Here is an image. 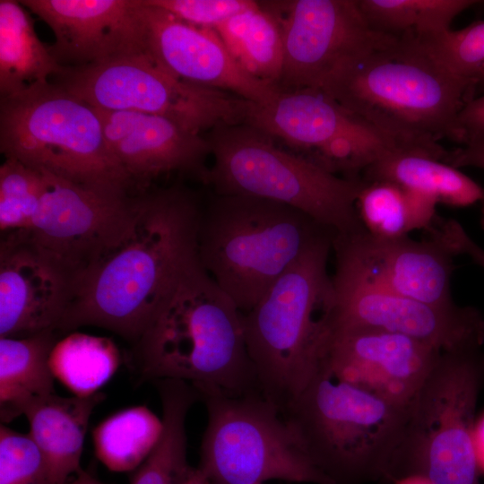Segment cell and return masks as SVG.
<instances>
[{"instance_id":"obj_37","label":"cell","mask_w":484,"mask_h":484,"mask_svg":"<svg viewBox=\"0 0 484 484\" xmlns=\"http://www.w3.org/2000/svg\"><path fill=\"white\" fill-rule=\"evenodd\" d=\"M458 128L461 144L484 135V94L466 101L458 116Z\"/></svg>"},{"instance_id":"obj_38","label":"cell","mask_w":484,"mask_h":484,"mask_svg":"<svg viewBox=\"0 0 484 484\" xmlns=\"http://www.w3.org/2000/svg\"><path fill=\"white\" fill-rule=\"evenodd\" d=\"M444 162L458 169L474 167L484 170V135L471 139L462 147L448 151Z\"/></svg>"},{"instance_id":"obj_18","label":"cell","mask_w":484,"mask_h":484,"mask_svg":"<svg viewBox=\"0 0 484 484\" xmlns=\"http://www.w3.org/2000/svg\"><path fill=\"white\" fill-rule=\"evenodd\" d=\"M0 242V338L59 333L78 276L22 231Z\"/></svg>"},{"instance_id":"obj_2","label":"cell","mask_w":484,"mask_h":484,"mask_svg":"<svg viewBox=\"0 0 484 484\" xmlns=\"http://www.w3.org/2000/svg\"><path fill=\"white\" fill-rule=\"evenodd\" d=\"M140 379H176L206 395L261 393L242 313L202 265L183 270L134 343ZM263 394V393H262Z\"/></svg>"},{"instance_id":"obj_26","label":"cell","mask_w":484,"mask_h":484,"mask_svg":"<svg viewBox=\"0 0 484 484\" xmlns=\"http://www.w3.org/2000/svg\"><path fill=\"white\" fill-rule=\"evenodd\" d=\"M162 408V431L131 484H184L194 472L187 462L186 418L200 400L189 384L176 379L155 381Z\"/></svg>"},{"instance_id":"obj_12","label":"cell","mask_w":484,"mask_h":484,"mask_svg":"<svg viewBox=\"0 0 484 484\" xmlns=\"http://www.w3.org/2000/svg\"><path fill=\"white\" fill-rule=\"evenodd\" d=\"M328 172L361 178L388 152L410 149L318 89L280 91L251 103L244 122Z\"/></svg>"},{"instance_id":"obj_13","label":"cell","mask_w":484,"mask_h":484,"mask_svg":"<svg viewBox=\"0 0 484 484\" xmlns=\"http://www.w3.org/2000/svg\"><path fill=\"white\" fill-rule=\"evenodd\" d=\"M263 4L278 21L283 44L281 91L321 90L341 68L399 39L372 30L357 0Z\"/></svg>"},{"instance_id":"obj_31","label":"cell","mask_w":484,"mask_h":484,"mask_svg":"<svg viewBox=\"0 0 484 484\" xmlns=\"http://www.w3.org/2000/svg\"><path fill=\"white\" fill-rule=\"evenodd\" d=\"M49 364L55 378L75 396L98 393L117 371L119 351L108 338L73 333L58 340Z\"/></svg>"},{"instance_id":"obj_16","label":"cell","mask_w":484,"mask_h":484,"mask_svg":"<svg viewBox=\"0 0 484 484\" xmlns=\"http://www.w3.org/2000/svg\"><path fill=\"white\" fill-rule=\"evenodd\" d=\"M442 351L367 327L325 329L316 369L409 408Z\"/></svg>"},{"instance_id":"obj_32","label":"cell","mask_w":484,"mask_h":484,"mask_svg":"<svg viewBox=\"0 0 484 484\" xmlns=\"http://www.w3.org/2000/svg\"><path fill=\"white\" fill-rule=\"evenodd\" d=\"M46 187L45 175L14 159L0 167L2 235L29 229Z\"/></svg>"},{"instance_id":"obj_33","label":"cell","mask_w":484,"mask_h":484,"mask_svg":"<svg viewBox=\"0 0 484 484\" xmlns=\"http://www.w3.org/2000/svg\"><path fill=\"white\" fill-rule=\"evenodd\" d=\"M0 484H54L48 463L30 435L0 426Z\"/></svg>"},{"instance_id":"obj_20","label":"cell","mask_w":484,"mask_h":484,"mask_svg":"<svg viewBox=\"0 0 484 484\" xmlns=\"http://www.w3.org/2000/svg\"><path fill=\"white\" fill-rule=\"evenodd\" d=\"M138 3L145 54L168 73L254 103H266L281 91L248 76L214 30L190 25L145 0Z\"/></svg>"},{"instance_id":"obj_1","label":"cell","mask_w":484,"mask_h":484,"mask_svg":"<svg viewBox=\"0 0 484 484\" xmlns=\"http://www.w3.org/2000/svg\"><path fill=\"white\" fill-rule=\"evenodd\" d=\"M203 206L174 185L134 197L125 238L77 279L59 333L92 325L135 343L186 266L197 256Z\"/></svg>"},{"instance_id":"obj_23","label":"cell","mask_w":484,"mask_h":484,"mask_svg":"<svg viewBox=\"0 0 484 484\" xmlns=\"http://www.w3.org/2000/svg\"><path fill=\"white\" fill-rule=\"evenodd\" d=\"M365 181L384 180L427 195L438 203L465 207L481 202L484 189L449 164L422 151L393 150L362 174Z\"/></svg>"},{"instance_id":"obj_19","label":"cell","mask_w":484,"mask_h":484,"mask_svg":"<svg viewBox=\"0 0 484 484\" xmlns=\"http://www.w3.org/2000/svg\"><path fill=\"white\" fill-rule=\"evenodd\" d=\"M52 30L48 50L62 67L145 54L138 0H22Z\"/></svg>"},{"instance_id":"obj_39","label":"cell","mask_w":484,"mask_h":484,"mask_svg":"<svg viewBox=\"0 0 484 484\" xmlns=\"http://www.w3.org/2000/svg\"><path fill=\"white\" fill-rule=\"evenodd\" d=\"M475 442L480 467H484V419L475 428Z\"/></svg>"},{"instance_id":"obj_4","label":"cell","mask_w":484,"mask_h":484,"mask_svg":"<svg viewBox=\"0 0 484 484\" xmlns=\"http://www.w3.org/2000/svg\"><path fill=\"white\" fill-rule=\"evenodd\" d=\"M335 232L277 202L218 194L203 206L198 258L242 314L312 246Z\"/></svg>"},{"instance_id":"obj_36","label":"cell","mask_w":484,"mask_h":484,"mask_svg":"<svg viewBox=\"0 0 484 484\" xmlns=\"http://www.w3.org/2000/svg\"><path fill=\"white\" fill-rule=\"evenodd\" d=\"M429 235L442 242L454 255H468L484 268V249L478 246L455 220H439Z\"/></svg>"},{"instance_id":"obj_17","label":"cell","mask_w":484,"mask_h":484,"mask_svg":"<svg viewBox=\"0 0 484 484\" xmlns=\"http://www.w3.org/2000/svg\"><path fill=\"white\" fill-rule=\"evenodd\" d=\"M333 249L336 268L416 301L455 305L451 291L454 255L431 236L427 240L382 238L364 229L335 234Z\"/></svg>"},{"instance_id":"obj_3","label":"cell","mask_w":484,"mask_h":484,"mask_svg":"<svg viewBox=\"0 0 484 484\" xmlns=\"http://www.w3.org/2000/svg\"><path fill=\"white\" fill-rule=\"evenodd\" d=\"M475 84L415 39H399L341 68L321 90L406 147L444 160L438 141L461 143L458 116Z\"/></svg>"},{"instance_id":"obj_27","label":"cell","mask_w":484,"mask_h":484,"mask_svg":"<svg viewBox=\"0 0 484 484\" xmlns=\"http://www.w3.org/2000/svg\"><path fill=\"white\" fill-rule=\"evenodd\" d=\"M214 31L248 76L279 88L283 68L281 32L263 2L233 15Z\"/></svg>"},{"instance_id":"obj_21","label":"cell","mask_w":484,"mask_h":484,"mask_svg":"<svg viewBox=\"0 0 484 484\" xmlns=\"http://www.w3.org/2000/svg\"><path fill=\"white\" fill-rule=\"evenodd\" d=\"M108 146L132 189L146 192L162 174H190L204 182L211 154L206 137L160 116L97 108Z\"/></svg>"},{"instance_id":"obj_9","label":"cell","mask_w":484,"mask_h":484,"mask_svg":"<svg viewBox=\"0 0 484 484\" xmlns=\"http://www.w3.org/2000/svg\"><path fill=\"white\" fill-rule=\"evenodd\" d=\"M484 384L481 348L442 352L411 402L387 483L420 475L480 484L474 418Z\"/></svg>"},{"instance_id":"obj_43","label":"cell","mask_w":484,"mask_h":484,"mask_svg":"<svg viewBox=\"0 0 484 484\" xmlns=\"http://www.w3.org/2000/svg\"><path fill=\"white\" fill-rule=\"evenodd\" d=\"M473 80L475 81L476 84L480 83L484 81V66L481 67L474 75Z\"/></svg>"},{"instance_id":"obj_45","label":"cell","mask_w":484,"mask_h":484,"mask_svg":"<svg viewBox=\"0 0 484 484\" xmlns=\"http://www.w3.org/2000/svg\"><path fill=\"white\" fill-rule=\"evenodd\" d=\"M68 484H81V476H80V473L77 475V477L75 478V480H73V481L69 482Z\"/></svg>"},{"instance_id":"obj_6","label":"cell","mask_w":484,"mask_h":484,"mask_svg":"<svg viewBox=\"0 0 484 484\" xmlns=\"http://www.w3.org/2000/svg\"><path fill=\"white\" fill-rule=\"evenodd\" d=\"M333 238L312 246L242 314L261 392L281 413L316 370L324 314L333 294L327 262Z\"/></svg>"},{"instance_id":"obj_11","label":"cell","mask_w":484,"mask_h":484,"mask_svg":"<svg viewBox=\"0 0 484 484\" xmlns=\"http://www.w3.org/2000/svg\"><path fill=\"white\" fill-rule=\"evenodd\" d=\"M53 82L96 108L163 117L198 134L243 124L252 103L228 91L181 81L146 54L63 67Z\"/></svg>"},{"instance_id":"obj_15","label":"cell","mask_w":484,"mask_h":484,"mask_svg":"<svg viewBox=\"0 0 484 484\" xmlns=\"http://www.w3.org/2000/svg\"><path fill=\"white\" fill-rule=\"evenodd\" d=\"M41 171L45 191L29 229L22 232L79 277L127 234L134 196L104 194Z\"/></svg>"},{"instance_id":"obj_8","label":"cell","mask_w":484,"mask_h":484,"mask_svg":"<svg viewBox=\"0 0 484 484\" xmlns=\"http://www.w3.org/2000/svg\"><path fill=\"white\" fill-rule=\"evenodd\" d=\"M204 184L215 194L259 197L294 207L335 234L365 229L356 202L362 178L337 176L246 124L217 126Z\"/></svg>"},{"instance_id":"obj_44","label":"cell","mask_w":484,"mask_h":484,"mask_svg":"<svg viewBox=\"0 0 484 484\" xmlns=\"http://www.w3.org/2000/svg\"><path fill=\"white\" fill-rule=\"evenodd\" d=\"M481 203V214H480V224L484 229V199L480 202Z\"/></svg>"},{"instance_id":"obj_24","label":"cell","mask_w":484,"mask_h":484,"mask_svg":"<svg viewBox=\"0 0 484 484\" xmlns=\"http://www.w3.org/2000/svg\"><path fill=\"white\" fill-rule=\"evenodd\" d=\"M57 332L0 338V415L3 424L22 415L34 401L54 393L49 359Z\"/></svg>"},{"instance_id":"obj_29","label":"cell","mask_w":484,"mask_h":484,"mask_svg":"<svg viewBox=\"0 0 484 484\" xmlns=\"http://www.w3.org/2000/svg\"><path fill=\"white\" fill-rule=\"evenodd\" d=\"M369 27L398 39L426 41L449 31L454 19L477 1L357 0Z\"/></svg>"},{"instance_id":"obj_30","label":"cell","mask_w":484,"mask_h":484,"mask_svg":"<svg viewBox=\"0 0 484 484\" xmlns=\"http://www.w3.org/2000/svg\"><path fill=\"white\" fill-rule=\"evenodd\" d=\"M162 426L161 419L145 406L121 410L93 429L95 454L110 471H132L150 454Z\"/></svg>"},{"instance_id":"obj_42","label":"cell","mask_w":484,"mask_h":484,"mask_svg":"<svg viewBox=\"0 0 484 484\" xmlns=\"http://www.w3.org/2000/svg\"><path fill=\"white\" fill-rule=\"evenodd\" d=\"M81 476V484H104L103 482L99 481V480L92 477L91 474L82 471L80 473Z\"/></svg>"},{"instance_id":"obj_28","label":"cell","mask_w":484,"mask_h":484,"mask_svg":"<svg viewBox=\"0 0 484 484\" xmlns=\"http://www.w3.org/2000/svg\"><path fill=\"white\" fill-rule=\"evenodd\" d=\"M436 205L427 195L384 180H363L356 202L365 229L382 238L405 237L414 229L428 231L439 220Z\"/></svg>"},{"instance_id":"obj_35","label":"cell","mask_w":484,"mask_h":484,"mask_svg":"<svg viewBox=\"0 0 484 484\" xmlns=\"http://www.w3.org/2000/svg\"><path fill=\"white\" fill-rule=\"evenodd\" d=\"M194 27L215 30L233 15L253 7L251 0H145Z\"/></svg>"},{"instance_id":"obj_41","label":"cell","mask_w":484,"mask_h":484,"mask_svg":"<svg viewBox=\"0 0 484 484\" xmlns=\"http://www.w3.org/2000/svg\"><path fill=\"white\" fill-rule=\"evenodd\" d=\"M184 484H207V481L202 472L195 469L193 475Z\"/></svg>"},{"instance_id":"obj_25","label":"cell","mask_w":484,"mask_h":484,"mask_svg":"<svg viewBox=\"0 0 484 484\" xmlns=\"http://www.w3.org/2000/svg\"><path fill=\"white\" fill-rule=\"evenodd\" d=\"M63 67L40 39L19 1H0V98L49 82Z\"/></svg>"},{"instance_id":"obj_22","label":"cell","mask_w":484,"mask_h":484,"mask_svg":"<svg viewBox=\"0 0 484 484\" xmlns=\"http://www.w3.org/2000/svg\"><path fill=\"white\" fill-rule=\"evenodd\" d=\"M104 399L90 396L63 397L51 393L32 402L24 411L29 435L42 453L54 484H66L80 467L88 423L94 408Z\"/></svg>"},{"instance_id":"obj_14","label":"cell","mask_w":484,"mask_h":484,"mask_svg":"<svg viewBox=\"0 0 484 484\" xmlns=\"http://www.w3.org/2000/svg\"><path fill=\"white\" fill-rule=\"evenodd\" d=\"M332 283V298L324 315L326 329L383 330L442 352L479 349L484 344V317L472 307H437L416 301L339 268Z\"/></svg>"},{"instance_id":"obj_5","label":"cell","mask_w":484,"mask_h":484,"mask_svg":"<svg viewBox=\"0 0 484 484\" xmlns=\"http://www.w3.org/2000/svg\"><path fill=\"white\" fill-rule=\"evenodd\" d=\"M409 408L316 369L281 414L333 484L387 483Z\"/></svg>"},{"instance_id":"obj_40","label":"cell","mask_w":484,"mask_h":484,"mask_svg":"<svg viewBox=\"0 0 484 484\" xmlns=\"http://www.w3.org/2000/svg\"><path fill=\"white\" fill-rule=\"evenodd\" d=\"M393 484H435L430 480L427 479L426 477L420 476V475H409L402 477L396 481H394Z\"/></svg>"},{"instance_id":"obj_10","label":"cell","mask_w":484,"mask_h":484,"mask_svg":"<svg viewBox=\"0 0 484 484\" xmlns=\"http://www.w3.org/2000/svg\"><path fill=\"white\" fill-rule=\"evenodd\" d=\"M197 468L207 484H263L272 480L333 484L311 462L279 409L261 393L206 395Z\"/></svg>"},{"instance_id":"obj_34","label":"cell","mask_w":484,"mask_h":484,"mask_svg":"<svg viewBox=\"0 0 484 484\" xmlns=\"http://www.w3.org/2000/svg\"><path fill=\"white\" fill-rule=\"evenodd\" d=\"M418 42L436 61L461 77L474 81L476 73L484 66V21Z\"/></svg>"},{"instance_id":"obj_7","label":"cell","mask_w":484,"mask_h":484,"mask_svg":"<svg viewBox=\"0 0 484 484\" xmlns=\"http://www.w3.org/2000/svg\"><path fill=\"white\" fill-rule=\"evenodd\" d=\"M0 151L104 194L129 196L132 189L98 109L53 81L0 98Z\"/></svg>"}]
</instances>
